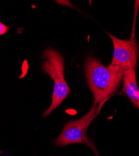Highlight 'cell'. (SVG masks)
Listing matches in <instances>:
<instances>
[{
  "label": "cell",
  "instance_id": "52a82bcc",
  "mask_svg": "<svg viewBox=\"0 0 139 156\" xmlns=\"http://www.w3.org/2000/svg\"><path fill=\"white\" fill-rule=\"evenodd\" d=\"M134 106H135V108H137V109H139V104H137V105H134Z\"/></svg>",
  "mask_w": 139,
  "mask_h": 156
},
{
  "label": "cell",
  "instance_id": "6da1fadb",
  "mask_svg": "<svg viewBox=\"0 0 139 156\" xmlns=\"http://www.w3.org/2000/svg\"><path fill=\"white\" fill-rule=\"evenodd\" d=\"M85 69L87 84L94 96L95 105L102 102L117 91L124 73L110 64L104 66L99 59L92 56H87Z\"/></svg>",
  "mask_w": 139,
  "mask_h": 156
},
{
  "label": "cell",
  "instance_id": "277c9868",
  "mask_svg": "<svg viewBox=\"0 0 139 156\" xmlns=\"http://www.w3.org/2000/svg\"><path fill=\"white\" fill-rule=\"evenodd\" d=\"M113 44V55L111 66L125 72L128 69H136L138 47L135 38L123 40L107 33Z\"/></svg>",
  "mask_w": 139,
  "mask_h": 156
},
{
  "label": "cell",
  "instance_id": "3957f363",
  "mask_svg": "<svg viewBox=\"0 0 139 156\" xmlns=\"http://www.w3.org/2000/svg\"><path fill=\"white\" fill-rule=\"evenodd\" d=\"M97 113V105L93 104L90 110L81 119L68 121L64 124L61 134L55 140V144L58 147H64L72 144H83L87 145L93 150L95 149L88 137L86 131Z\"/></svg>",
  "mask_w": 139,
  "mask_h": 156
},
{
  "label": "cell",
  "instance_id": "8992f818",
  "mask_svg": "<svg viewBox=\"0 0 139 156\" xmlns=\"http://www.w3.org/2000/svg\"><path fill=\"white\" fill-rule=\"evenodd\" d=\"M9 29V27L6 26L1 21H0V36H2L6 34L8 31Z\"/></svg>",
  "mask_w": 139,
  "mask_h": 156
},
{
  "label": "cell",
  "instance_id": "5b68a950",
  "mask_svg": "<svg viewBox=\"0 0 139 156\" xmlns=\"http://www.w3.org/2000/svg\"><path fill=\"white\" fill-rule=\"evenodd\" d=\"M123 81L122 92L129 98L134 106L139 104V88L137 83L135 69H130L125 71L123 73Z\"/></svg>",
  "mask_w": 139,
  "mask_h": 156
},
{
  "label": "cell",
  "instance_id": "7a4b0ae2",
  "mask_svg": "<svg viewBox=\"0 0 139 156\" xmlns=\"http://www.w3.org/2000/svg\"><path fill=\"white\" fill-rule=\"evenodd\" d=\"M42 57L44 59L42 70L54 81L52 103L43 114L42 116L45 118L61 105L71 90L65 78V63L62 56L55 49L48 48L44 51Z\"/></svg>",
  "mask_w": 139,
  "mask_h": 156
},
{
  "label": "cell",
  "instance_id": "ba28073f",
  "mask_svg": "<svg viewBox=\"0 0 139 156\" xmlns=\"http://www.w3.org/2000/svg\"><path fill=\"white\" fill-rule=\"evenodd\" d=\"M93 151H95V154H96V155H97V156H99V155H98V154L97 153V151H96V149H93Z\"/></svg>",
  "mask_w": 139,
  "mask_h": 156
}]
</instances>
